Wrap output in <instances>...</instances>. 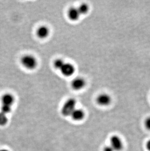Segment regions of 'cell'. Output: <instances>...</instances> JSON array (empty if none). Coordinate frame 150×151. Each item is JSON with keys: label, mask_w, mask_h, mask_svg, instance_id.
<instances>
[{"label": "cell", "mask_w": 150, "mask_h": 151, "mask_svg": "<svg viewBox=\"0 0 150 151\" xmlns=\"http://www.w3.org/2000/svg\"><path fill=\"white\" fill-rule=\"evenodd\" d=\"M109 146L114 151H122L124 147V144L120 136L114 134L110 137Z\"/></svg>", "instance_id": "obj_1"}, {"label": "cell", "mask_w": 150, "mask_h": 151, "mask_svg": "<svg viewBox=\"0 0 150 151\" xmlns=\"http://www.w3.org/2000/svg\"><path fill=\"white\" fill-rule=\"evenodd\" d=\"M76 101L73 99H69L64 104L61 108V114L64 116H71L73 111L75 109Z\"/></svg>", "instance_id": "obj_2"}, {"label": "cell", "mask_w": 150, "mask_h": 151, "mask_svg": "<svg viewBox=\"0 0 150 151\" xmlns=\"http://www.w3.org/2000/svg\"><path fill=\"white\" fill-rule=\"evenodd\" d=\"M21 63L24 68L29 70H33L37 66V59L31 55H26L22 57Z\"/></svg>", "instance_id": "obj_3"}, {"label": "cell", "mask_w": 150, "mask_h": 151, "mask_svg": "<svg viewBox=\"0 0 150 151\" xmlns=\"http://www.w3.org/2000/svg\"><path fill=\"white\" fill-rule=\"evenodd\" d=\"M96 102L97 104L101 106H108L112 102V98L109 94L102 93L97 97Z\"/></svg>", "instance_id": "obj_4"}, {"label": "cell", "mask_w": 150, "mask_h": 151, "mask_svg": "<svg viewBox=\"0 0 150 151\" xmlns=\"http://www.w3.org/2000/svg\"><path fill=\"white\" fill-rule=\"evenodd\" d=\"M60 70L62 74L67 77L72 76L75 71L74 66L70 63H64V66Z\"/></svg>", "instance_id": "obj_5"}, {"label": "cell", "mask_w": 150, "mask_h": 151, "mask_svg": "<svg viewBox=\"0 0 150 151\" xmlns=\"http://www.w3.org/2000/svg\"><path fill=\"white\" fill-rule=\"evenodd\" d=\"M85 82L84 79L76 78L72 82V87L74 90H80L84 88L85 86Z\"/></svg>", "instance_id": "obj_6"}, {"label": "cell", "mask_w": 150, "mask_h": 151, "mask_svg": "<svg viewBox=\"0 0 150 151\" xmlns=\"http://www.w3.org/2000/svg\"><path fill=\"white\" fill-rule=\"evenodd\" d=\"M14 97L10 93H6L1 98V102L3 105L9 106L11 107L14 102Z\"/></svg>", "instance_id": "obj_7"}, {"label": "cell", "mask_w": 150, "mask_h": 151, "mask_svg": "<svg viewBox=\"0 0 150 151\" xmlns=\"http://www.w3.org/2000/svg\"><path fill=\"white\" fill-rule=\"evenodd\" d=\"M84 116L85 113L83 110L76 109H75L71 115V117L75 121H81L84 119Z\"/></svg>", "instance_id": "obj_8"}, {"label": "cell", "mask_w": 150, "mask_h": 151, "mask_svg": "<svg viewBox=\"0 0 150 151\" xmlns=\"http://www.w3.org/2000/svg\"><path fill=\"white\" fill-rule=\"evenodd\" d=\"M80 15L81 14H79L78 9H76L75 7H72L68 11V17L71 21H77L79 19Z\"/></svg>", "instance_id": "obj_9"}, {"label": "cell", "mask_w": 150, "mask_h": 151, "mask_svg": "<svg viewBox=\"0 0 150 151\" xmlns=\"http://www.w3.org/2000/svg\"><path fill=\"white\" fill-rule=\"evenodd\" d=\"M49 30L46 26L40 27L37 31V35L40 38L44 39L48 36Z\"/></svg>", "instance_id": "obj_10"}, {"label": "cell", "mask_w": 150, "mask_h": 151, "mask_svg": "<svg viewBox=\"0 0 150 151\" xmlns=\"http://www.w3.org/2000/svg\"><path fill=\"white\" fill-rule=\"evenodd\" d=\"M78 9L80 14H85L88 12V10H89V7L87 4H83L79 6Z\"/></svg>", "instance_id": "obj_11"}, {"label": "cell", "mask_w": 150, "mask_h": 151, "mask_svg": "<svg viewBox=\"0 0 150 151\" xmlns=\"http://www.w3.org/2000/svg\"><path fill=\"white\" fill-rule=\"evenodd\" d=\"M64 61L61 59H58L56 60L54 62V66L56 69L61 70V68L64 66Z\"/></svg>", "instance_id": "obj_12"}, {"label": "cell", "mask_w": 150, "mask_h": 151, "mask_svg": "<svg viewBox=\"0 0 150 151\" xmlns=\"http://www.w3.org/2000/svg\"><path fill=\"white\" fill-rule=\"evenodd\" d=\"M8 119L6 114L0 113V126H4L7 123Z\"/></svg>", "instance_id": "obj_13"}, {"label": "cell", "mask_w": 150, "mask_h": 151, "mask_svg": "<svg viewBox=\"0 0 150 151\" xmlns=\"http://www.w3.org/2000/svg\"><path fill=\"white\" fill-rule=\"evenodd\" d=\"M1 113L6 114L10 113L11 111V108L10 106L2 105V106L1 107Z\"/></svg>", "instance_id": "obj_14"}, {"label": "cell", "mask_w": 150, "mask_h": 151, "mask_svg": "<svg viewBox=\"0 0 150 151\" xmlns=\"http://www.w3.org/2000/svg\"><path fill=\"white\" fill-rule=\"evenodd\" d=\"M144 125L147 130L150 131V116L145 118L144 121Z\"/></svg>", "instance_id": "obj_15"}, {"label": "cell", "mask_w": 150, "mask_h": 151, "mask_svg": "<svg viewBox=\"0 0 150 151\" xmlns=\"http://www.w3.org/2000/svg\"><path fill=\"white\" fill-rule=\"evenodd\" d=\"M145 147L148 151H150V139L148 140L145 144Z\"/></svg>", "instance_id": "obj_16"}, {"label": "cell", "mask_w": 150, "mask_h": 151, "mask_svg": "<svg viewBox=\"0 0 150 151\" xmlns=\"http://www.w3.org/2000/svg\"><path fill=\"white\" fill-rule=\"evenodd\" d=\"M102 151H114L113 149L110 146H107L104 148Z\"/></svg>", "instance_id": "obj_17"}, {"label": "cell", "mask_w": 150, "mask_h": 151, "mask_svg": "<svg viewBox=\"0 0 150 151\" xmlns=\"http://www.w3.org/2000/svg\"><path fill=\"white\" fill-rule=\"evenodd\" d=\"M0 151H9L6 149H0Z\"/></svg>", "instance_id": "obj_18"}]
</instances>
